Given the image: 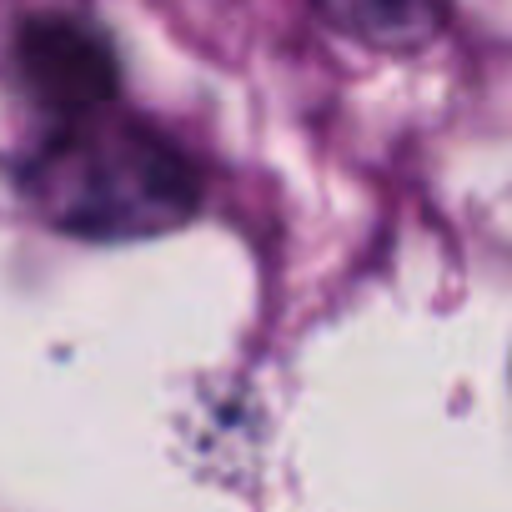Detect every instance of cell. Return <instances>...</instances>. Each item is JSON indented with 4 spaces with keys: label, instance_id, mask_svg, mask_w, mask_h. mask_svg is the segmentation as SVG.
Returning <instances> with one entry per match:
<instances>
[{
    "label": "cell",
    "instance_id": "cell-2",
    "mask_svg": "<svg viewBox=\"0 0 512 512\" xmlns=\"http://www.w3.org/2000/svg\"><path fill=\"white\" fill-rule=\"evenodd\" d=\"M116 51L81 16H36L16 31L11 46V86L21 101L56 126L96 116L116 101Z\"/></svg>",
    "mask_w": 512,
    "mask_h": 512
},
{
    "label": "cell",
    "instance_id": "cell-3",
    "mask_svg": "<svg viewBox=\"0 0 512 512\" xmlns=\"http://www.w3.org/2000/svg\"><path fill=\"white\" fill-rule=\"evenodd\" d=\"M312 6L332 31L377 51H417L447 21V0H312Z\"/></svg>",
    "mask_w": 512,
    "mask_h": 512
},
{
    "label": "cell",
    "instance_id": "cell-1",
    "mask_svg": "<svg viewBox=\"0 0 512 512\" xmlns=\"http://www.w3.org/2000/svg\"><path fill=\"white\" fill-rule=\"evenodd\" d=\"M26 196L41 221L81 241H151L201 206L191 161L156 126L111 106L51 131L26 166Z\"/></svg>",
    "mask_w": 512,
    "mask_h": 512
}]
</instances>
